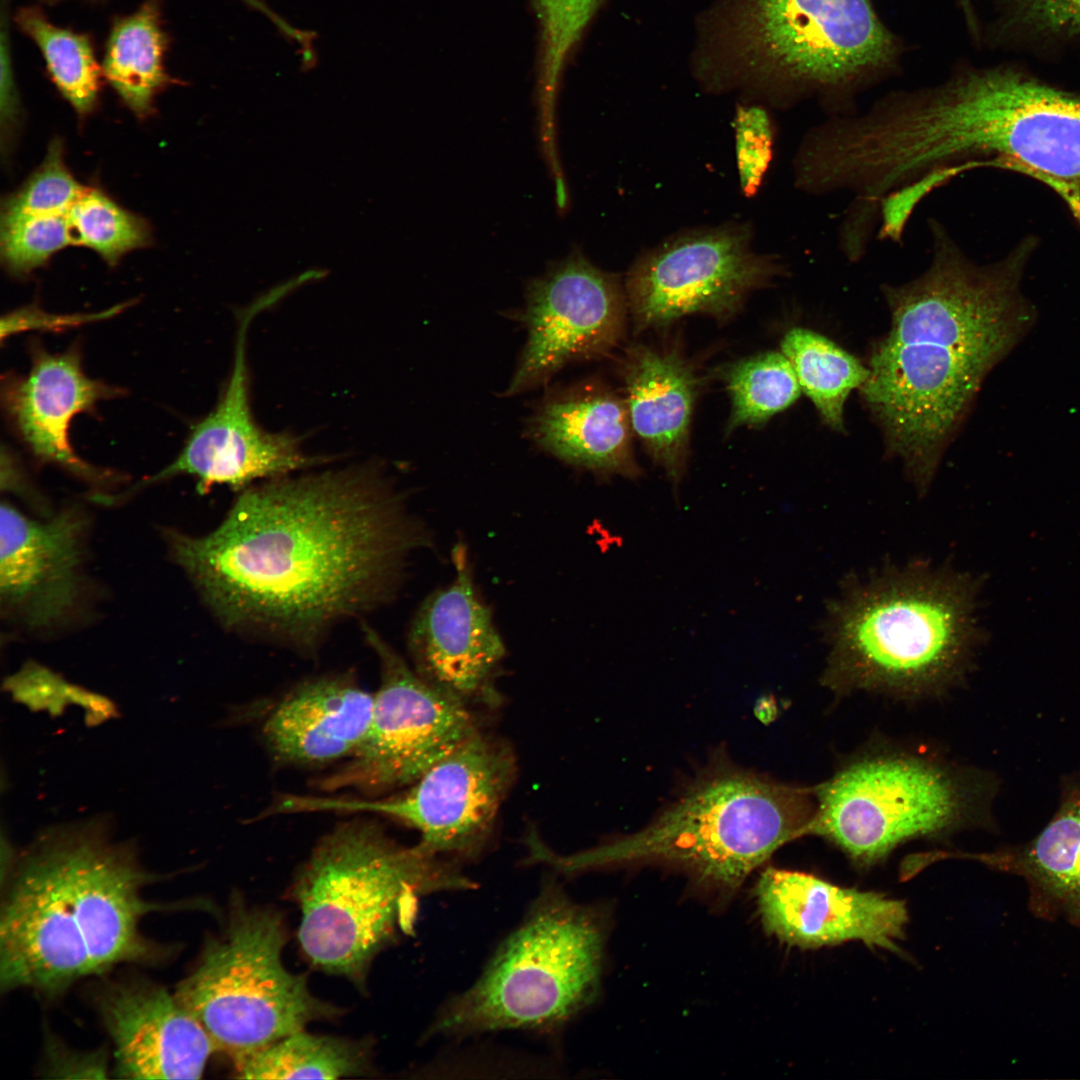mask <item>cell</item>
<instances>
[{"label": "cell", "mask_w": 1080, "mask_h": 1080, "mask_svg": "<svg viewBox=\"0 0 1080 1080\" xmlns=\"http://www.w3.org/2000/svg\"><path fill=\"white\" fill-rule=\"evenodd\" d=\"M475 887L452 861L355 819L321 838L290 896L301 911L298 939L310 963L363 985L377 954L399 931L412 930L419 897Z\"/></svg>", "instance_id": "obj_5"}, {"label": "cell", "mask_w": 1080, "mask_h": 1080, "mask_svg": "<svg viewBox=\"0 0 1080 1080\" xmlns=\"http://www.w3.org/2000/svg\"><path fill=\"white\" fill-rule=\"evenodd\" d=\"M515 771L511 748L478 730L400 793L369 799L290 794L285 804L290 813L388 816L417 830L424 851L471 859L485 846Z\"/></svg>", "instance_id": "obj_12"}, {"label": "cell", "mask_w": 1080, "mask_h": 1080, "mask_svg": "<svg viewBox=\"0 0 1080 1080\" xmlns=\"http://www.w3.org/2000/svg\"><path fill=\"white\" fill-rule=\"evenodd\" d=\"M624 380L631 428L673 482L685 470L696 378L672 351L636 346L628 351Z\"/></svg>", "instance_id": "obj_24"}, {"label": "cell", "mask_w": 1080, "mask_h": 1080, "mask_svg": "<svg viewBox=\"0 0 1080 1080\" xmlns=\"http://www.w3.org/2000/svg\"><path fill=\"white\" fill-rule=\"evenodd\" d=\"M994 778L911 754L883 752L842 767L815 792L805 834L830 840L862 865L918 837L985 824Z\"/></svg>", "instance_id": "obj_9"}, {"label": "cell", "mask_w": 1080, "mask_h": 1080, "mask_svg": "<svg viewBox=\"0 0 1080 1080\" xmlns=\"http://www.w3.org/2000/svg\"><path fill=\"white\" fill-rule=\"evenodd\" d=\"M97 1009L128 1079H198L217 1047L175 993L144 979L104 986Z\"/></svg>", "instance_id": "obj_20"}, {"label": "cell", "mask_w": 1080, "mask_h": 1080, "mask_svg": "<svg viewBox=\"0 0 1080 1080\" xmlns=\"http://www.w3.org/2000/svg\"><path fill=\"white\" fill-rule=\"evenodd\" d=\"M361 628L381 668L370 727L358 750L319 788L376 797L415 782L478 728L469 705L425 681L365 621Z\"/></svg>", "instance_id": "obj_13"}, {"label": "cell", "mask_w": 1080, "mask_h": 1080, "mask_svg": "<svg viewBox=\"0 0 1080 1080\" xmlns=\"http://www.w3.org/2000/svg\"><path fill=\"white\" fill-rule=\"evenodd\" d=\"M959 2L961 3L962 8L964 9V12H965V14H966V16L968 18V21H969L970 25L971 26L974 25V23L972 21L973 20L972 6H971L972 0H959Z\"/></svg>", "instance_id": "obj_40"}, {"label": "cell", "mask_w": 1080, "mask_h": 1080, "mask_svg": "<svg viewBox=\"0 0 1080 1080\" xmlns=\"http://www.w3.org/2000/svg\"><path fill=\"white\" fill-rule=\"evenodd\" d=\"M74 245L68 215H1L0 256L13 275H26Z\"/></svg>", "instance_id": "obj_33"}, {"label": "cell", "mask_w": 1080, "mask_h": 1080, "mask_svg": "<svg viewBox=\"0 0 1080 1080\" xmlns=\"http://www.w3.org/2000/svg\"><path fill=\"white\" fill-rule=\"evenodd\" d=\"M286 942L279 912L236 898L223 929L206 938L175 989L217 1050L231 1059L339 1013L311 993L305 976L285 967Z\"/></svg>", "instance_id": "obj_10"}, {"label": "cell", "mask_w": 1080, "mask_h": 1080, "mask_svg": "<svg viewBox=\"0 0 1080 1080\" xmlns=\"http://www.w3.org/2000/svg\"><path fill=\"white\" fill-rule=\"evenodd\" d=\"M787 272L781 257L753 250L749 225L726 224L681 233L642 254L625 291L642 330L694 313L727 317L753 290Z\"/></svg>", "instance_id": "obj_14"}, {"label": "cell", "mask_w": 1080, "mask_h": 1080, "mask_svg": "<svg viewBox=\"0 0 1080 1080\" xmlns=\"http://www.w3.org/2000/svg\"><path fill=\"white\" fill-rule=\"evenodd\" d=\"M755 896L766 932L802 948L861 940L895 951L908 919L902 901L773 867L761 873Z\"/></svg>", "instance_id": "obj_19"}, {"label": "cell", "mask_w": 1080, "mask_h": 1080, "mask_svg": "<svg viewBox=\"0 0 1080 1080\" xmlns=\"http://www.w3.org/2000/svg\"><path fill=\"white\" fill-rule=\"evenodd\" d=\"M547 37L546 94L552 101L562 58L590 18L598 0H540Z\"/></svg>", "instance_id": "obj_36"}, {"label": "cell", "mask_w": 1080, "mask_h": 1080, "mask_svg": "<svg viewBox=\"0 0 1080 1080\" xmlns=\"http://www.w3.org/2000/svg\"><path fill=\"white\" fill-rule=\"evenodd\" d=\"M781 352L824 423L843 431L845 401L854 389L865 384L869 369L827 337L801 327L784 335Z\"/></svg>", "instance_id": "obj_28"}, {"label": "cell", "mask_w": 1080, "mask_h": 1080, "mask_svg": "<svg viewBox=\"0 0 1080 1080\" xmlns=\"http://www.w3.org/2000/svg\"><path fill=\"white\" fill-rule=\"evenodd\" d=\"M456 577L421 604L410 625L414 670L425 681L469 705L496 698L492 680L505 654L490 610L479 600L466 554L453 552Z\"/></svg>", "instance_id": "obj_18"}, {"label": "cell", "mask_w": 1080, "mask_h": 1080, "mask_svg": "<svg viewBox=\"0 0 1080 1080\" xmlns=\"http://www.w3.org/2000/svg\"><path fill=\"white\" fill-rule=\"evenodd\" d=\"M933 98L940 150L957 174L1015 169L1079 201V96L993 68L955 76L935 86Z\"/></svg>", "instance_id": "obj_8"}, {"label": "cell", "mask_w": 1080, "mask_h": 1080, "mask_svg": "<svg viewBox=\"0 0 1080 1080\" xmlns=\"http://www.w3.org/2000/svg\"><path fill=\"white\" fill-rule=\"evenodd\" d=\"M742 26L769 70L822 95L827 118L857 113L849 93L896 52L868 0H748Z\"/></svg>", "instance_id": "obj_11"}, {"label": "cell", "mask_w": 1080, "mask_h": 1080, "mask_svg": "<svg viewBox=\"0 0 1080 1080\" xmlns=\"http://www.w3.org/2000/svg\"><path fill=\"white\" fill-rule=\"evenodd\" d=\"M725 378L732 402L728 431L765 423L792 405L802 392L790 361L781 351L739 361Z\"/></svg>", "instance_id": "obj_30"}, {"label": "cell", "mask_w": 1080, "mask_h": 1080, "mask_svg": "<svg viewBox=\"0 0 1080 1080\" xmlns=\"http://www.w3.org/2000/svg\"><path fill=\"white\" fill-rule=\"evenodd\" d=\"M373 704L374 694L351 675L310 679L274 705L263 721L262 738L280 764L311 767L347 760L367 736Z\"/></svg>", "instance_id": "obj_22"}, {"label": "cell", "mask_w": 1080, "mask_h": 1080, "mask_svg": "<svg viewBox=\"0 0 1080 1080\" xmlns=\"http://www.w3.org/2000/svg\"><path fill=\"white\" fill-rule=\"evenodd\" d=\"M88 529L86 515L73 508L35 518L2 502L0 606L9 625L44 633L77 616L87 588Z\"/></svg>", "instance_id": "obj_17"}, {"label": "cell", "mask_w": 1080, "mask_h": 1080, "mask_svg": "<svg viewBox=\"0 0 1080 1080\" xmlns=\"http://www.w3.org/2000/svg\"><path fill=\"white\" fill-rule=\"evenodd\" d=\"M981 858L1025 880L1034 913L1080 926V783L1065 790L1055 815L1033 839Z\"/></svg>", "instance_id": "obj_25"}, {"label": "cell", "mask_w": 1080, "mask_h": 1080, "mask_svg": "<svg viewBox=\"0 0 1080 1080\" xmlns=\"http://www.w3.org/2000/svg\"><path fill=\"white\" fill-rule=\"evenodd\" d=\"M627 308L617 276L580 252L551 264L527 286V342L505 394L537 387L572 361L610 351L623 336Z\"/></svg>", "instance_id": "obj_16"}, {"label": "cell", "mask_w": 1080, "mask_h": 1080, "mask_svg": "<svg viewBox=\"0 0 1080 1080\" xmlns=\"http://www.w3.org/2000/svg\"><path fill=\"white\" fill-rule=\"evenodd\" d=\"M104 818L49 828L2 872L1 992L55 997L123 964H155L169 948L146 937L144 917L183 904L148 900L159 879L134 842H114Z\"/></svg>", "instance_id": "obj_3"}, {"label": "cell", "mask_w": 1080, "mask_h": 1080, "mask_svg": "<svg viewBox=\"0 0 1080 1080\" xmlns=\"http://www.w3.org/2000/svg\"><path fill=\"white\" fill-rule=\"evenodd\" d=\"M30 352L28 372L10 375L2 384V404L12 428L39 462L92 484L110 483L114 474L81 459L68 433L76 415L119 396L121 389L88 377L77 346L52 353L32 343Z\"/></svg>", "instance_id": "obj_21"}, {"label": "cell", "mask_w": 1080, "mask_h": 1080, "mask_svg": "<svg viewBox=\"0 0 1080 1080\" xmlns=\"http://www.w3.org/2000/svg\"><path fill=\"white\" fill-rule=\"evenodd\" d=\"M928 266L901 284H883L890 330L873 350L860 388L886 447L919 493L987 374L1034 322L1020 282L1032 250L1022 243L990 264L973 261L938 218L929 217Z\"/></svg>", "instance_id": "obj_2"}, {"label": "cell", "mask_w": 1080, "mask_h": 1080, "mask_svg": "<svg viewBox=\"0 0 1080 1080\" xmlns=\"http://www.w3.org/2000/svg\"><path fill=\"white\" fill-rule=\"evenodd\" d=\"M85 188L65 164L62 140L54 138L41 165L3 200L1 215H68Z\"/></svg>", "instance_id": "obj_34"}, {"label": "cell", "mask_w": 1080, "mask_h": 1080, "mask_svg": "<svg viewBox=\"0 0 1080 1080\" xmlns=\"http://www.w3.org/2000/svg\"><path fill=\"white\" fill-rule=\"evenodd\" d=\"M603 943L596 913L546 881L478 979L440 1008L425 1039L559 1030L593 1000Z\"/></svg>", "instance_id": "obj_7"}, {"label": "cell", "mask_w": 1080, "mask_h": 1080, "mask_svg": "<svg viewBox=\"0 0 1080 1080\" xmlns=\"http://www.w3.org/2000/svg\"><path fill=\"white\" fill-rule=\"evenodd\" d=\"M126 306L127 304H120L102 312L72 315L50 314L35 306L22 307L2 318V338L29 329L59 330L111 318Z\"/></svg>", "instance_id": "obj_38"}, {"label": "cell", "mask_w": 1080, "mask_h": 1080, "mask_svg": "<svg viewBox=\"0 0 1080 1080\" xmlns=\"http://www.w3.org/2000/svg\"><path fill=\"white\" fill-rule=\"evenodd\" d=\"M976 582L927 562L853 576L827 608L824 683L920 696L966 672L979 640Z\"/></svg>", "instance_id": "obj_4"}, {"label": "cell", "mask_w": 1080, "mask_h": 1080, "mask_svg": "<svg viewBox=\"0 0 1080 1080\" xmlns=\"http://www.w3.org/2000/svg\"><path fill=\"white\" fill-rule=\"evenodd\" d=\"M1016 17L1039 34L1080 36V0H1016Z\"/></svg>", "instance_id": "obj_37"}, {"label": "cell", "mask_w": 1080, "mask_h": 1080, "mask_svg": "<svg viewBox=\"0 0 1080 1080\" xmlns=\"http://www.w3.org/2000/svg\"><path fill=\"white\" fill-rule=\"evenodd\" d=\"M736 159L742 192H758L773 158L775 128L758 106H741L735 116Z\"/></svg>", "instance_id": "obj_35"}, {"label": "cell", "mask_w": 1080, "mask_h": 1080, "mask_svg": "<svg viewBox=\"0 0 1080 1080\" xmlns=\"http://www.w3.org/2000/svg\"><path fill=\"white\" fill-rule=\"evenodd\" d=\"M816 804L805 789L735 768L697 778L640 831L570 855L538 847L560 873L659 862L735 890L786 842L805 834Z\"/></svg>", "instance_id": "obj_6"}, {"label": "cell", "mask_w": 1080, "mask_h": 1080, "mask_svg": "<svg viewBox=\"0 0 1080 1080\" xmlns=\"http://www.w3.org/2000/svg\"><path fill=\"white\" fill-rule=\"evenodd\" d=\"M8 2L9 0H2L1 4L2 9L0 35V112L2 139L7 137V141H9L11 137V133L18 122V117L20 114V103L12 65L13 63L8 21L9 15L7 9Z\"/></svg>", "instance_id": "obj_39"}, {"label": "cell", "mask_w": 1080, "mask_h": 1080, "mask_svg": "<svg viewBox=\"0 0 1080 1080\" xmlns=\"http://www.w3.org/2000/svg\"><path fill=\"white\" fill-rule=\"evenodd\" d=\"M74 245L94 250L113 266L126 253L151 243V228L96 188H85L68 213Z\"/></svg>", "instance_id": "obj_31"}, {"label": "cell", "mask_w": 1080, "mask_h": 1080, "mask_svg": "<svg viewBox=\"0 0 1080 1080\" xmlns=\"http://www.w3.org/2000/svg\"><path fill=\"white\" fill-rule=\"evenodd\" d=\"M16 22L39 48L49 75L61 95L80 117L97 104L102 67L89 37L51 23L37 8H22Z\"/></svg>", "instance_id": "obj_29"}, {"label": "cell", "mask_w": 1080, "mask_h": 1080, "mask_svg": "<svg viewBox=\"0 0 1080 1080\" xmlns=\"http://www.w3.org/2000/svg\"><path fill=\"white\" fill-rule=\"evenodd\" d=\"M278 301L277 293L268 290L238 312L233 365L215 408L191 427L177 458L140 481L133 491L189 475L196 480L199 494L215 486L240 492L258 482L307 471L327 461L306 454L293 434L265 430L252 412L247 332L253 318Z\"/></svg>", "instance_id": "obj_15"}, {"label": "cell", "mask_w": 1080, "mask_h": 1080, "mask_svg": "<svg viewBox=\"0 0 1080 1080\" xmlns=\"http://www.w3.org/2000/svg\"><path fill=\"white\" fill-rule=\"evenodd\" d=\"M367 1041L315 1035L304 1029L232 1058L245 1079H338L369 1072Z\"/></svg>", "instance_id": "obj_27"}, {"label": "cell", "mask_w": 1080, "mask_h": 1080, "mask_svg": "<svg viewBox=\"0 0 1080 1080\" xmlns=\"http://www.w3.org/2000/svg\"><path fill=\"white\" fill-rule=\"evenodd\" d=\"M206 534L167 529L171 559L226 631L312 655L394 599L428 534L376 464L264 480Z\"/></svg>", "instance_id": "obj_1"}, {"label": "cell", "mask_w": 1080, "mask_h": 1080, "mask_svg": "<svg viewBox=\"0 0 1080 1080\" xmlns=\"http://www.w3.org/2000/svg\"><path fill=\"white\" fill-rule=\"evenodd\" d=\"M625 400L600 384L548 397L529 420L530 437L559 459L598 473L637 477Z\"/></svg>", "instance_id": "obj_23"}, {"label": "cell", "mask_w": 1080, "mask_h": 1080, "mask_svg": "<svg viewBox=\"0 0 1080 1080\" xmlns=\"http://www.w3.org/2000/svg\"><path fill=\"white\" fill-rule=\"evenodd\" d=\"M4 689L13 699L33 711L47 710L60 715L68 704L81 705L87 713L89 725L98 724L114 716L113 703L83 687L69 683L59 674L33 660L26 662L4 681Z\"/></svg>", "instance_id": "obj_32"}, {"label": "cell", "mask_w": 1080, "mask_h": 1080, "mask_svg": "<svg viewBox=\"0 0 1080 1080\" xmlns=\"http://www.w3.org/2000/svg\"><path fill=\"white\" fill-rule=\"evenodd\" d=\"M166 48L159 0H146L112 25L101 65L103 76L140 118L153 113L156 96L170 83L164 67Z\"/></svg>", "instance_id": "obj_26"}]
</instances>
